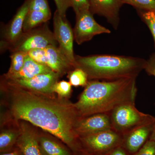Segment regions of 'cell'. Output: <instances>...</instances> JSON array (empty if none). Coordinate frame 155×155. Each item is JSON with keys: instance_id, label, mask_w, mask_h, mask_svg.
I'll return each mask as SVG.
<instances>
[{"instance_id": "6da1fadb", "label": "cell", "mask_w": 155, "mask_h": 155, "mask_svg": "<svg viewBox=\"0 0 155 155\" xmlns=\"http://www.w3.org/2000/svg\"><path fill=\"white\" fill-rule=\"evenodd\" d=\"M5 85L11 93V111L17 120L30 122L59 139L75 155L81 151L79 137L75 132L80 119L73 104L52 94L31 91L11 84Z\"/></svg>"}, {"instance_id": "7a4b0ae2", "label": "cell", "mask_w": 155, "mask_h": 155, "mask_svg": "<svg viewBox=\"0 0 155 155\" xmlns=\"http://www.w3.org/2000/svg\"><path fill=\"white\" fill-rule=\"evenodd\" d=\"M137 78L89 81L74 107L80 118L99 114H110L125 104L135 103Z\"/></svg>"}, {"instance_id": "3957f363", "label": "cell", "mask_w": 155, "mask_h": 155, "mask_svg": "<svg viewBox=\"0 0 155 155\" xmlns=\"http://www.w3.org/2000/svg\"><path fill=\"white\" fill-rule=\"evenodd\" d=\"M147 60L130 56L75 55L74 68L82 69L90 80L110 81L137 78L144 70Z\"/></svg>"}, {"instance_id": "277c9868", "label": "cell", "mask_w": 155, "mask_h": 155, "mask_svg": "<svg viewBox=\"0 0 155 155\" xmlns=\"http://www.w3.org/2000/svg\"><path fill=\"white\" fill-rule=\"evenodd\" d=\"M112 129L123 136L137 127L155 122V117L140 112L135 103L119 106L109 114Z\"/></svg>"}, {"instance_id": "5b68a950", "label": "cell", "mask_w": 155, "mask_h": 155, "mask_svg": "<svg viewBox=\"0 0 155 155\" xmlns=\"http://www.w3.org/2000/svg\"><path fill=\"white\" fill-rule=\"evenodd\" d=\"M82 151L91 154L107 155L122 146L123 136L109 130L79 137Z\"/></svg>"}, {"instance_id": "8992f818", "label": "cell", "mask_w": 155, "mask_h": 155, "mask_svg": "<svg viewBox=\"0 0 155 155\" xmlns=\"http://www.w3.org/2000/svg\"><path fill=\"white\" fill-rule=\"evenodd\" d=\"M58 44L54 33L45 23L41 27L23 32L18 41L9 50L12 52L16 51L28 52L35 49H45L51 45L57 46Z\"/></svg>"}, {"instance_id": "52a82bcc", "label": "cell", "mask_w": 155, "mask_h": 155, "mask_svg": "<svg viewBox=\"0 0 155 155\" xmlns=\"http://www.w3.org/2000/svg\"><path fill=\"white\" fill-rule=\"evenodd\" d=\"M76 23L73 29L74 40L80 45L89 41L94 36L102 34H110V30L96 21L90 10L76 14Z\"/></svg>"}, {"instance_id": "ba28073f", "label": "cell", "mask_w": 155, "mask_h": 155, "mask_svg": "<svg viewBox=\"0 0 155 155\" xmlns=\"http://www.w3.org/2000/svg\"><path fill=\"white\" fill-rule=\"evenodd\" d=\"M53 33L59 45L58 48L74 67L73 30L67 18L62 17L57 10L53 18Z\"/></svg>"}, {"instance_id": "9c48e42d", "label": "cell", "mask_w": 155, "mask_h": 155, "mask_svg": "<svg viewBox=\"0 0 155 155\" xmlns=\"http://www.w3.org/2000/svg\"><path fill=\"white\" fill-rule=\"evenodd\" d=\"M30 2L31 0H25L6 26L1 41V51L10 49L22 36L24 20L29 10Z\"/></svg>"}, {"instance_id": "30bf717a", "label": "cell", "mask_w": 155, "mask_h": 155, "mask_svg": "<svg viewBox=\"0 0 155 155\" xmlns=\"http://www.w3.org/2000/svg\"><path fill=\"white\" fill-rule=\"evenodd\" d=\"M60 75L53 72L39 74L31 78L20 80H10L5 79L7 82L26 89L31 91L44 94H53V87L57 82Z\"/></svg>"}, {"instance_id": "8fae6325", "label": "cell", "mask_w": 155, "mask_h": 155, "mask_svg": "<svg viewBox=\"0 0 155 155\" xmlns=\"http://www.w3.org/2000/svg\"><path fill=\"white\" fill-rule=\"evenodd\" d=\"M90 11L93 14L105 17L116 30L120 23V10L124 0H89Z\"/></svg>"}, {"instance_id": "7c38bea8", "label": "cell", "mask_w": 155, "mask_h": 155, "mask_svg": "<svg viewBox=\"0 0 155 155\" xmlns=\"http://www.w3.org/2000/svg\"><path fill=\"white\" fill-rule=\"evenodd\" d=\"M109 130H112V126L107 114H96L80 118L75 127L78 137Z\"/></svg>"}, {"instance_id": "4fadbf2b", "label": "cell", "mask_w": 155, "mask_h": 155, "mask_svg": "<svg viewBox=\"0 0 155 155\" xmlns=\"http://www.w3.org/2000/svg\"><path fill=\"white\" fill-rule=\"evenodd\" d=\"M155 122L139 126L123 135L122 146L127 153L134 154L149 139Z\"/></svg>"}, {"instance_id": "5bb4252c", "label": "cell", "mask_w": 155, "mask_h": 155, "mask_svg": "<svg viewBox=\"0 0 155 155\" xmlns=\"http://www.w3.org/2000/svg\"><path fill=\"white\" fill-rule=\"evenodd\" d=\"M45 50V65L60 76L75 69L58 47L51 45L46 48Z\"/></svg>"}, {"instance_id": "9a60e30c", "label": "cell", "mask_w": 155, "mask_h": 155, "mask_svg": "<svg viewBox=\"0 0 155 155\" xmlns=\"http://www.w3.org/2000/svg\"><path fill=\"white\" fill-rule=\"evenodd\" d=\"M19 129L17 146L23 155H43L39 144L38 135L25 124H22Z\"/></svg>"}, {"instance_id": "2e32d148", "label": "cell", "mask_w": 155, "mask_h": 155, "mask_svg": "<svg viewBox=\"0 0 155 155\" xmlns=\"http://www.w3.org/2000/svg\"><path fill=\"white\" fill-rule=\"evenodd\" d=\"M53 72L52 70L46 65L37 63L28 56L25 58V63L22 69L16 74L6 79L20 80L31 78L43 73Z\"/></svg>"}, {"instance_id": "e0dca14e", "label": "cell", "mask_w": 155, "mask_h": 155, "mask_svg": "<svg viewBox=\"0 0 155 155\" xmlns=\"http://www.w3.org/2000/svg\"><path fill=\"white\" fill-rule=\"evenodd\" d=\"M38 143L43 155H75L69 147L45 136H38Z\"/></svg>"}, {"instance_id": "ac0fdd59", "label": "cell", "mask_w": 155, "mask_h": 155, "mask_svg": "<svg viewBox=\"0 0 155 155\" xmlns=\"http://www.w3.org/2000/svg\"><path fill=\"white\" fill-rule=\"evenodd\" d=\"M51 15L41 11L28 10L23 24V32H28L40 24L46 23L51 19Z\"/></svg>"}, {"instance_id": "d6986e66", "label": "cell", "mask_w": 155, "mask_h": 155, "mask_svg": "<svg viewBox=\"0 0 155 155\" xmlns=\"http://www.w3.org/2000/svg\"><path fill=\"white\" fill-rule=\"evenodd\" d=\"M20 134L19 130L6 129L0 134V153L8 152L17 146V143Z\"/></svg>"}, {"instance_id": "ffe728a7", "label": "cell", "mask_w": 155, "mask_h": 155, "mask_svg": "<svg viewBox=\"0 0 155 155\" xmlns=\"http://www.w3.org/2000/svg\"><path fill=\"white\" fill-rule=\"evenodd\" d=\"M28 56V53L21 51L13 52L10 58L11 64L8 71L4 75L5 78H8L12 75L19 72L24 65L25 58Z\"/></svg>"}, {"instance_id": "44dd1931", "label": "cell", "mask_w": 155, "mask_h": 155, "mask_svg": "<svg viewBox=\"0 0 155 155\" xmlns=\"http://www.w3.org/2000/svg\"><path fill=\"white\" fill-rule=\"evenodd\" d=\"M69 82L72 86L84 87L88 82L87 74L82 69L75 68L70 71L68 76Z\"/></svg>"}, {"instance_id": "7402d4cb", "label": "cell", "mask_w": 155, "mask_h": 155, "mask_svg": "<svg viewBox=\"0 0 155 155\" xmlns=\"http://www.w3.org/2000/svg\"><path fill=\"white\" fill-rule=\"evenodd\" d=\"M137 14L140 17L142 21L149 28L153 39L155 47V12L152 11H143L136 10Z\"/></svg>"}, {"instance_id": "603a6c76", "label": "cell", "mask_w": 155, "mask_h": 155, "mask_svg": "<svg viewBox=\"0 0 155 155\" xmlns=\"http://www.w3.org/2000/svg\"><path fill=\"white\" fill-rule=\"evenodd\" d=\"M125 4L133 6L136 10L155 12V0H124Z\"/></svg>"}, {"instance_id": "cb8c5ba5", "label": "cell", "mask_w": 155, "mask_h": 155, "mask_svg": "<svg viewBox=\"0 0 155 155\" xmlns=\"http://www.w3.org/2000/svg\"><path fill=\"white\" fill-rule=\"evenodd\" d=\"M72 86L69 81H62L57 82L53 87V93H56L61 98L69 96L72 91Z\"/></svg>"}, {"instance_id": "d4e9b609", "label": "cell", "mask_w": 155, "mask_h": 155, "mask_svg": "<svg viewBox=\"0 0 155 155\" xmlns=\"http://www.w3.org/2000/svg\"><path fill=\"white\" fill-rule=\"evenodd\" d=\"M28 10L41 11L51 15L48 0H31Z\"/></svg>"}, {"instance_id": "484cf974", "label": "cell", "mask_w": 155, "mask_h": 155, "mask_svg": "<svg viewBox=\"0 0 155 155\" xmlns=\"http://www.w3.org/2000/svg\"><path fill=\"white\" fill-rule=\"evenodd\" d=\"M133 155H155V140L150 137L141 148Z\"/></svg>"}, {"instance_id": "4316f807", "label": "cell", "mask_w": 155, "mask_h": 155, "mask_svg": "<svg viewBox=\"0 0 155 155\" xmlns=\"http://www.w3.org/2000/svg\"><path fill=\"white\" fill-rule=\"evenodd\" d=\"M28 55L34 61L39 64L45 65V49H35L31 50Z\"/></svg>"}, {"instance_id": "83f0119b", "label": "cell", "mask_w": 155, "mask_h": 155, "mask_svg": "<svg viewBox=\"0 0 155 155\" xmlns=\"http://www.w3.org/2000/svg\"><path fill=\"white\" fill-rule=\"evenodd\" d=\"M55 3L57 10L60 15L64 18H66V13L68 9L72 7L71 0H54Z\"/></svg>"}, {"instance_id": "f1b7e54d", "label": "cell", "mask_w": 155, "mask_h": 155, "mask_svg": "<svg viewBox=\"0 0 155 155\" xmlns=\"http://www.w3.org/2000/svg\"><path fill=\"white\" fill-rule=\"evenodd\" d=\"M72 8L75 15L81 11L89 10L90 5L89 0H71Z\"/></svg>"}, {"instance_id": "f546056e", "label": "cell", "mask_w": 155, "mask_h": 155, "mask_svg": "<svg viewBox=\"0 0 155 155\" xmlns=\"http://www.w3.org/2000/svg\"><path fill=\"white\" fill-rule=\"evenodd\" d=\"M144 70L148 75L155 78V53L152 54L147 60Z\"/></svg>"}, {"instance_id": "4dcf8cb0", "label": "cell", "mask_w": 155, "mask_h": 155, "mask_svg": "<svg viewBox=\"0 0 155 155\" xmlns=\"http://www.w3.org/2000/svg\"><path fill=\"white\" fill-rule=\"evenodd\" d=\"M107 155H127V152L122 146H119L112 150Z\"/></svg>"}, {"instance_id": "1f68e13d", "label": "cell", "mask_w": 155, "mask_h": 155, "mask_svg": "<svg viewBox=\"0 0 155 155\" xmlns=\"http://www.w3.org/2000/svg\"><path fill=\"white\" fill-rule=\"evenodd\" d=\"M0 155H23V154L21 150L19 149L18 147L16 146L11 151L1 153Z\"/></svg>"}, {"instance_id": "d6a6232c", "label": "cell", "mask_w": 155, "mask_h": 155, "mask_svg": "<svg viewBox=\"0 0 155 155\" xmlns=\"http://www.w3.org/2000/svg\"><path fill=\"white\" fill-rule=\"evenodd\" d=\"M78 155H107L104 154H91L88 153L84 152H81Z\"/></svg>"}, {"instance_id": "836d02e7", "label": "cell", "mask_w": 155, "mask_h": 155, "mask_svg": "<svg viewBox=\"0 0 155 155\" xmlns=\"http://www.w3.org/2000/svg\"><path fill=\"white\" fill-rule=\"evenodd\" d=\"M150 137L153 139L155 140V124L152 133L151 135L150 136Z\"/></svg>"}]
</instances>
